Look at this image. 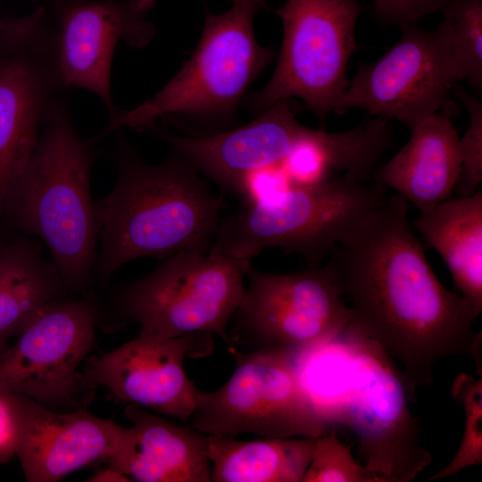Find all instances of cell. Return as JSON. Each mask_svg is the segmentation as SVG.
Here are the masks:
<instances>
[{
	"mask_svg": "<svg viewBox=\"0 0 482 482\" xmlns=\"http://www.w3.org/2000/svg\"><path fill=\"white\" fill-rule=\"evenodd\" d=\"M396 194L370 212L328 254L342 295L351 302L347 326L378 342L402 365L409 399L433 384L440 360L482 358L474 329L481 312L449 291L433 272Z\"/></svg>",
	"mask_w": 482,
	"mask_h": 482,
	"instance_id": "6da1fadb",
	"label": "cell"
},
{
	"mask_svg": "<svg viewBox=\"0 0 482 482\" xmlns=\"http://www.w3.org/2000/svg\"><path fill=\"white\" fill-rule=\"evenodd\" d=\"M300 384L330 428L345 425L380 482H410L430 462L408 406L405 378L376 340L348 326L336 338L295 349Z\"/></svg>",
	"mask_w": 482,
	"mask_h": 482,
	"instance_id": "7a4b0ae2",
	"label": "cell"
},
{
	"mask_svg": "<svg viewBox=\"0 0 482 482\" xmlns=\"http://www.w3.org/2000/svg\"><path fill=\"white\" fill-rule=\"evenodd\" d=\"M115 162V186L95 204L100 251L93 270L102 283L137 258L208 253L222 220V197L187 159L173 151L149 164L120 137Z\"/></svg>",
	"mask_w": 482,
	"mask_h": 482,
	"instance_id": "3957f363",
	"label": "cell"
},
{
	"mask_svg": "<svg viewBox=\"0 0 482 482\" xmlns=\"http://www.w3.org/2000/svg\"><path fill=\"white\" fill-rule=\"evenodd\" d=\"M96 140L78 134L67 98L51 105L23 170L10 187L6 212L47 246L67 291L87 289L98 242L90 176Z\"/></svg>",
	"mask_w": 482,
	"mask_h": 482,
	"instance_id": "277c9868",
	"label": "cell"
},
{
	"mask_svg": "<svg viewBox=\"0 0 482 482\" xmlns=\"http://www.w3.org/2000/svg\"><path fill=\"white\" fill-rule=\"evenodd\" d=\"M387 196L375 182L347 176L289 187L269 201L244 204L221 220L208 252L252 260L278 247L302 256L308 267L318 266Z\"/></svg>",
	"mask_w": 482,
	"mask_h": 482,
	"instance_id": "5b68a950",
	"label": "cell"
},
{
	"mask_svg": "<svg viewBox=\"0 0 482 482\" xmlns=\"http://www.w3.org/2000/svg\"><path fill=\"white\" fill-rule=\"evenodd\" d=\"M231 7L208 13L190 59L153 97L119 112L99 137L124 128L148 129L163 117L220 116L232 112L249 85L274 57L256 40L253 21L265 0H231Z\"/></svg>",
	"mask_w": 482,
	"mask_h": 482,
	"instance_id": "8992f818",
	"label": "cell"
},
{
	"mask_svg": "<svg viewBox=\"0 0 482 482\" xmlns=\"http://www.w3.org/2000/svg\"><path fill=\"white\" fill-rule=\"evenodd\" d=\"M251 262L223 253H178L114 293L117 322L137 323L138 337H145L209 333L230 348L227 328L244 296Z\"/></svg>",
	"mask_w": 482,
	"mask_h": 482,
	"instance_id": "52a82bcc",
	"label": "cell"
},
{
	"mask_svg": "<svg viewBox=\"0 0 482 482\" xmlns=\"http://www.w3.org/2000/svg\"><path fill=\"white\" fill-rule=\"evenodd\" d=\"M363 6L357 0H287L275 12L283 25L276 69L250 97L253 111L298 97L324 122L345 95L346 67L357 49L355 28Z\"/></svg>",
	"mask_w": 482,
	"mask_h": 482,
	"instance_id": "ba28073f",
	"label": "cell"
},
{
	"mask_svg": "<svg viewBox=\"0 0 482 482\" xmlns=\"http://www.w3.org/2000/svg\"><path fill=\"white\" fill-rule=\"evenodd\" d=\"M229 350L235 370L217 390H198L187 425L207 435L229 436L318 437L330 429L300 384L295 348Z\"/></svg>",
	"mask_w": 482,
	"mask_h": 482,
	"instance_id": "9c48e42d",
	"label": "cell"
},
{
	"mask_svg": "<svg viewBox=\"0 0 482 482\" xmlns=\"http://www.w3.org/2000/svg\"><path fill=\"white\" fill-rule=\"evenodd\" d=\"M56 27L39 7L0 21V220L6 194L37 143L46 116L63 94Z\"/></svg>",
	"mask_w": 482,
	"mask_h": 482,
	"instance_id": "30bf717a",
	"label": "cell"
},
{
	"mask_svg": "<svg viewBox=\"0 0 482 482\" xmlns=\"http://www.w3.org/2000/svg\"><path fill=\"white\" fill-rule=\"evenodd\" d=\"M248 287L230 322L233 346L304 348L339 336L352 317L330 262L275 274L250 265Z\"/></svg>",
	"mask_w": 482,
	"mask_h": 482,
	"instance_id": "8fae6325",
	"label": "cell"
},
{
	"mask_svg": "<svg viewBox=\"0 0 482 482\" xmlns=\"http://www.w3.org/2000/svg\"><path fill=\"white\" fill-rule=\"evenodd\" d=\"M97 321L89 300L49 303L0 354V389L55 411L85 408L95 389L79 368L96 346Z\"/></svg>",
	"mask_w": 482,
	"mask_h": 482,
	"instance_id": "7c38bea8",
	"label": "cell"
},
{
	"mask_svg": "<svg viewBox=\"0 0 482 482\" xmlns=\"http://www.w3.org/2000/svg\"><path fill=\"white\" fill-rule=\"evenodd\" d=\"M401 29L400 39L383 56L359 67L335 112L359 108L409 127L446 104L462 79L445 23L433 30Z\"/></svg>",
	"mask_w": 482,
	"mask_h": 482,
	"instance_id": "4fadbf2b",
	"label": "cell"
},
{
	"mask_svg": "<svg viewBox=\"0 0 482 482\" xmlns=\"http://www.w3.org/2000/svg\"><path fill=\"white\" fill-rule=\"evenodd\" d=\"M213 335L190 333L170 338L137 337L98 358L87 361L89 386L107 387L120 400L187 424L198 389L184 369L187 357L213 351Z\"/></svg>",
	"mask_w": 482,
	"mask_h": 482,
	"instance_id": "5bb4252c",
	"label": "cell"
},
{
	"mask_svg": "<svg viewBox=\"0 0 482 482\" xmlns=\"http://www.w3.org/2000/svg\"><path fill=\"white\" fill-rule=\"evenodd\" d=\"M154 0H74L57 18L58 54L64 86L96 95L111 119L119 111L112 93V64L120 42L145 46L155 29L147 20Z\"/></svg>",
	"mask_w": 482,
	"mask_h": 482,
	"instance_id": "9a60e30c",
	"label": "cell"
},
{
	"mask_svg": "<svg viewBox=\"0 0 482 482\" xmlns=\"http://www.w3.org/2000/svg\"><path fill=\"white\" fill-rule=\"evenodd\" d=\"M16 419L18 457L28 482H55L115 452L124 428L85 408L55 411L10 393Z\"/></svg>",
	"mask_w": 482,
	"mask_h": 482,
	"instance_id": "2e32d148",
	"label": "cell"
},
{
	"mask_svg": "<svg viewBox=\"0 0 482 482\" xmlns=\"http://www.w3.org/2000/svg\"><path fill=\"white\" fill-rule=\"evenodd\" d=\"M174 152L187 159L223 190L237 195L255 170L280 167L307 127L289 100H281L241 128L203 137L176 136L151 128Z\"/></svg>",
	"mask_w": 482,
	"mask_h": 482,
	"instance_id": "e0dca14e",
	"label": "cell"
},
{
	"mask_svg": "<svg viewBox=\"0 0 482 482\" xmlns=\"http://www.w3.org/2000/svg\"><path fill=\"white\" fill-rule=\"evenodd\" d=\"M132 422L104 462L137 482H210L209 435L129 403Z\"/></svg>",
	"mask_w": 482,
	"mask_h": 482,
	"instance_id": "ac0fdd59",
	"label": "cell"
},
{
	"mask_svg": "<svg viewBox=\"0 0 482 482\" xmlns=\"http://www.w3.org/2000/svg\"><path fill=\"white\" fill-rule=\"evenodd\" d=\"M408 142L372 180L425 214L448 199L461 168L458 134L447 115L433 113L409 126Z\"/></svg>",
	"mask_w": 482,
	"mask_h": 482,
	"instance_id": "d6986e66",
	"label": "cell"
},
{
	"mask_svg": "<svg viewBox=\"0 0 482 482\" xmlns=\"http://www.w3.org/2000/svg\"><path fill=\"white\" fill-rule=\"evenodd\" d=\"M444 260L461 295L482 312V192L448 198L411 223Z\"/></svg>",
	"mask_w": 482,
	"mask_h": 482,
	"instance_id": "ffe728a7",
	"label": "cell"
},
{
	"mask_svg": "<svg viewBox=\"0 0 482 482\" xmlns=\"http://www.w3.org/2000/svg\"><path fill=\"white\" fill-rule=\"evenodd\" d=\"M67 291L53 262L22 238L0 246V354L51 302Z\"/></svg>",
	"mask_w": 482,
	"mask_h": 482,
	"instance_id": "44dd1931",
	"label": "cell"
},
{
	"mask_svg": "<svg viewBox=\"0 0 482 482\" xmlns=\"http://www.w3.org/2000/svg\"><path fill=\"white\" fill-rule=\"evenodd\" d=\"M315 437L238 440L209 435L207 455L214 482H302Z\"/></svg>",
	"mask_w": 482,
	"mask_h": 482,
	"instance_id": "7402d4cb",
	"label": "cell"
},
{
	"mask_svg": "<svg viewBox=\"0 0 482 482\" xmlns=\"http://www.w3.org/2000/svg\"><path fill=\"white\" fill-rule=\"evenodd\" d=\"M440 12L462 79L482 88V0H447Z\"/></svg>",
	"mask_w": 482,
	"mask_h": 482,
	"instance_id": "603a6c76",
	"label": "cell"
},
{
	"mask_svg": "<svg viewBox=\"0 0 482 482\" xmlns=\"http://www.w3.org/2000/svg\"><path fill=\"white\" fill-rule=\"evenodd\" d=\"M478 376V379L467 373L455 377L452 395L465 411L461 444L453 459L428 480L455 476L467 467L482 464V375Z\"/></svg>",
	"mask_w": 482,
	"mask_h": 482,
	"instance_id": "cb8c5ba5",
	"label": "cell"
},
{
	"mask_svg": "<svg viewBox=\"0 0 482 482\" xmlns=\"http://www.w3.org/2000/svg\"><path fill=\"white\" fill-rule=\"evenodd\" d=\"M302 482H380L366 466L356 462L351 450L338 439L332 428L315 437L312 461Z\"/></svg>",
	"mask_w": 482,
	"mask_h": 482,
	"instance_id": "d4e9b609",
	"label": "cell"
},
{
	"mask_svg": "<svg viewBox=\"0 0 482 482\" xmlns=\"http://www.w3.org/2000/svg\"><path fill=\"white\" fill-rule=\"evenodd\" d=\"M455 95L467 110L469 123L459 138L461 168L453 192L457 196H469L482 183V104L461 87L456 88Z\"/></svg>",
	"mask_w": 482,
	"mask_h": 482,
	"instance_id": "484cf974",
	"label": "cell"
},
{
	"mask_svg": "<svg viewBox=\"0 0 482 482\" xmlns=\"http://www.w3.org/2000/svg\"><path fill=\"white\" fill-rule=\"evenodd\" d=\"M374 16L386 24L416 25L434 12H440L447 0H372Z\"/></svg>",
	"mask_w": 482,
	"mask_h": 482,
	"instance_id": "4316f807",
	"label": "cell"
},
{
	"mask_svg": "<svg viewBox=\"0 0 482 482\" xmlns=\"http://www.w3.org/2000/svg\"><path fill=\"white\" fill-rule=\"evenodd\" d=\"M16 419L11 394L0 389V461L15 455Z\"/></svg>",
	"mask_w": 482,
	"mask_h": 482,
	"instance_id": "83f0119b",
	"label": "cell"
},
{
	"mask_svg": "<svg viewBox=\"0 0 482 482\" xmlns=\"http://www.w3.org/2000/svg\"><path fill=\"white\" fill-rule=\"evenodd\" d=\"M87 481L90 482H128L131 479L117 470L108 467L98 470Z\"/></svg>",
	"mask_w": 482,
	"mask_h": 482,
	"instance_id": "f1b7e54d",
	"label": "cell"
}]
</instances>
